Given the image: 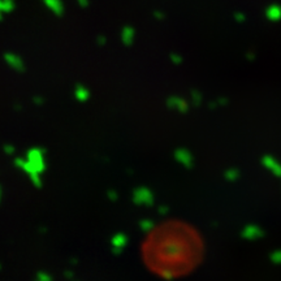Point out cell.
<instances>
[{
    "instance_id": "1",
    "label": "cell",
    "mask_w": 281,
    "mask_h": 281,
    "mask_svg": "<svg viewBox=\"0 0 281 281\" xmlns=\"http://www.w3.org/2000/svg\"><path fill=\"white\" fill-rule=\"evenodd\" d=\"M265 16L271 21L281 20V7L280 5H271L265 11Z\"/></svg>"
},
{
    "instance_id": "2",
    "label": "cell",
    "mask_w": 281,
    "mask_h": 281,
    "mask_svg": "<svg viewBox=\"0 0 281 281\" xmlns=\"http://www.w3.org/2000/svg\"><path fill=\"white\" fill-rule=\"evenodd\" d=\"M133 37H134V30L132 28L124 29V41L127 43H131L133 41Z\"/></svg>"
},
{
    "instance_id": "3",
    "label": "cell",
    "mask_w": 281,
    "mask_h": 281,
    "mask_svg": "<svg viewBox=\"0 0 281 281\" xmlns=\"http://www.w3.org/2000/svg\"><path fill=\"white\" fill-rule=\"evenodd\" d=\"M236 20L238 21V22H244L245 15H242V13H236Z\"/></svg>"
}]
</instances>
